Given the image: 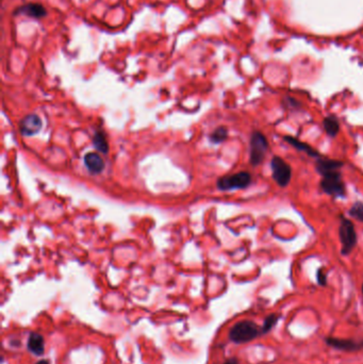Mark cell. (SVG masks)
<instances>
[{
	"label": "cell",
	"instance_id": "cell-1",
	"mask_svg": "<svg viewBox=\"0 0 363 364\" xmlns=\"http://www.w3.org/2000/svg\"><path fill=\"white\" fill-rule=\"evenodd\" d=\"M261 334V328H259L254 322L241 321L230 329L229 340L235 344H244L254 341Z\"/></svg>",
	"mask_w": 363,
	"mask_h": 364
},
{
	"label": "cell",
	"instance_id": "cell-2",
	"mask_svg": "<svg viewBox=\"0 0 363 364\" xmlns=\"http://www.w3.org/2000/svg\"><path fill=\"white\" fill-rule=\"evenodd\" d=\"M268 150V142L261 132H252L250 138V163L254 166L261 164Z\"/></svg>",
	"mask_w": 363,
	"mask_h": 364
},
{
	"label": "cell",
	"instance_id": "cell-3",
	"mask_svg": "<svg viewBox=\"0 0 363 364\" xmlns=\"http://www.w3.org/2000/svg\"><path fill=\"white\" fill-rule=\"evenodd\" d=\"M321 187L326 194L335 197H343L345 195V185L342 181L341 174L338 171L323 175Z\"/></svg>",
	"mask_w": 363,
	"mask_h": 364
},
{
	"label": "cell",
	"instance_id": "cell-4",
	"mask_svg": "<svg viewBox=\"0 0 363 364\" xmlns=\"http://www.w3.org/2000/svg\"><path fill=\"white\" fill-rule=\"evenodd\" d=\"M251 183V176L247 172H240L234 175L224 176L217 180V187L220 191L245 188Z\"/></svg>",
	"mask_w": 363,
	"mask_h": 364
},
{
	"label": "cell",
	"instance_id": "cell-5",
	"mask_svg": "<svg viewBox=\"0 0 363 364\" xmlns=\"http://www.w3.org/2000/svg\"><path fill=\"white\" fill-rule=\"evenodd\" d=\"M340 240L342 244V254L350 255L357 244V233L352 221L347 218H342L340 229H339Z\"/></svg>",
	"mask_w": 363,
	"mask_h": 364
},
{
	"label": "cell",
	"instance_id": "cell-6",
	"mask_svg": "<svg viewBox=\"0 0 363 364\" xmlns=\"http://www.w3.org/2000/svg\"><path fill=\"white\" fill-rule=\"evenodd\" d=\"M273 179L279 186L285 187L289 184L292 177L291 166L280 157H274L271 162Z\"/></svg>",
	"mask_w": 363,
	"mask_h": 364
},
{
	"label": "cell",
	"instance_id": "cell-7",
	"mask_svg": "<svg viewBox=\"0 0 363 364\" xmlns=\"http://www.w3.org/2000/svg\"><path fill=\"white\" fill-rule=\"evenodd\" d=\"M14 16H26L33 19H42L48 15V11L42 3L29 2L17 6L13 12Z\"/></svg>",
	"mask_w": 363,
	"mask_h": 364
},
{
	"label": "cell",
	"instance_id": "cell-8",
	"mask_svg": "<svg viewBox=\"0 0 363 364\" xmlns=\"http://www.w3.org/2000/svg\"><path fill=\"white\" fill-rule=\"evenodd\" d=\"M42 120L36 114H29L23 117L19 124V130L22 136L31 137L42 128Z\"/></svg>",
	"mask_w": 363,
	"mask_h": 364
},
{
	"label": "cell",
	"instance_id": "cell-9",
	"mask_svg": "<svg viewBox=\"0 0 363 364\" xmlns=\"http://www.w3.org/2000/svg\"><path fill=\"white\" fill-rule=\"evenodd\" d=\"M325 342L339 351L343 352H356L363 350V342H356L354 340H344L338 338H326Z\"/></svg>",
	"mask_w": 363,
	"mask_h": 364
},
{
	"label": "cell",
	"instance_id": "cell-10",
	"mask_svg": "<svg viewBox=\"0 0 363 364\" xmlns=\"http://www.w3.org/2000/svg\"><path fill=\"white\" fill-rule=\"evenodd\" d=\"M28 351L35 356H43L45 353V340L42 335L32 332L28 338Z\"/></svg>",
	"mask_w": 363,
	"mask_h": 364
},
{
	"label": "cell",
	"instance_id": "cell-11",
	"mask_svg": "<svg viewBox=\"0 0 363 364\" xmlns=\"http://www.w3.org/2000/svg\"><path fill=\"white\" fill-rule=\"evenodd\" d=\"M84 164L93 174H99L105 169V162L101 158L94 153L86 154L84 157Z\"/></svg>",
	"mask_w": 363,
	"mask_h": 364
},
{
	"label": "cell",
	"instance_id": "cell-12",
	"mask_svg": "<svg viewBox=\"0 0 363 364\" xmlns=\"http://www.w3.org/2000/svg\"><path fill=\"white\" fill-rule=\"evenodd\" d=\"M343 166V162L338 161V160H331V159H324V158H319L317 162V170L321 174V175H325V174L336 172L339 169H341Z\"/></svg>",
	"mask_w": 363,
	"mask_h": 364
},
{
	"label": "cell",
	"instance_id": "cell-13",
	"mask_svg": "<svg viewBox=\"0 0 363 364\" xmlns=\"http://www.w3.org/2000/svg\"><path fill=\"white\" fill-rule=\"evenodd\" d=\"M285 139L286 142H288V143L290 145L293 146L294 148L301 150V152H304L305 154L309 155L311 157H315V158H321L320 154L317 152V150H314L311 146H309L308 144L304 143V142H301L299 140H297L296 138H293V137H285L283 138Z\"/></svg>",
	"mask_w": 363,
	"mask_h": 364
},
{
	"label": "cell",
	"instance_id": "cell-14",
	"mask_svg": "<svg viewBox=\"0 0 363 364\" xmlns=\"http://www.w3.org/2000/svg\"><path fill=\"white\" fill-rule=\"evenodd\" d=\"M323 125H324L326 133L331 138L336 137L339 130H340V124H339L338 120L335 116H327L324 122H323Z\"/></svg>",
	"mask_w": 363,
	"mask_h": 364
},
{
	"label": "cell",
	"instance_id": "cell-15",
	"mask_svg": "<svg viewBox=\"0 0 363 364\" xmlns=\"http://www.w3.org/2000/svg\"><path fill=\"white\" fill-rule=\"evenodd\" d=\"M93 144L101 153L107 154L109 152L108 142L106 140L105 134L102 132H96L95 133V136H94V139H93Z\"/></svg>",
	"mask_w": 363,
	"mask_h": 364
},
{
	"label": "cell",
	"instance_id": "cell-16",
	"mask_svg": "<svg viewBox=\"0 0 363 364\" xmlns=\"http://www.w3.org/2000/svg\"><path fill=\"white\" fill-rule=\"evenodd\" d=\"M228 137V130L226 127H218L216 128L214 131L212 132V134L210 136V140L211 142L215 144L222 143L224 142Z\"/></svg>",
	"mask_w": 363,
	"mask_h": 364
},
{
	"label": "cell",
	"instance_id": "cell-17",
	"mask_svg": "<svg viewBox=\"0 0 363 364\" xmlns=\"http://www.w3.org/2000/svg\"><path fill=\"white\" fill-rule=\"evenodd\" d=\"M280 319V315L279 314H276V313H273L271 315H268L267 318L264 320V323H263V326L261 327V332L262 334H267V332H270L272 330V328L277 324V322L279 321Z\"/></svg>",
	"mask_w": 363,
	"mask_h": 364
},
{
	"label": "cell",
	"instance_id": "cell-18",
	"mask_svg": "<svg viewBox=\"0 0 363 364\" xmlns=\"http://www.w3.org/2000/svg\"><path fill=\"white\" fill-rule=\"evenodd\" d=\"M350 215L359 221H363V203L360 201L354 203L352 209L350 210Z\"/></svg>",
	"mask_w": 363,
	"mask_h": 364
},
{
	"label": "cell",
	"instance_id": "cell-19",
	"mask_svg": "<svg viewBox=\"0 0 363 364\" xmlns=\"http://www.w3.org/2000/svg\"><path fill=\"white\" fill-rule=\"evenodd\" d=\"M318 282L321 286H325L326 284V275L322 268L318 271Z\"/></svg>",
	"mask_w": 363,
	"mask_h": 364
},
{
	"label": "cell",
	"instance_id": "cell-20",
	"mask_svg": "<svg viewBox=\"0 0 363 364\" xmlns=\"http://www.w3.org/2000/svg\"><path fill=\"white\" fill-rule=\"evenodd\" d=\"M224 364H239V360L236 358H230V359H228Z\"/></svg>",
	"mask_w": 363,
	"mask_h": 364
},
{
	"label": "cell",
	"instance_id": "cell-21",
	"mask_svg": "<svg viewBox=\"0 0 363 364\" xmlns=\"http://www.w3.org/2000/svg\"><path fill=\"white\" fill-rule=\"evenodd\" d=\"M36 364H50V362L48 361V360H46V359H43V360H39Z\"/></svg>",
	"mask_w": 363,
	"mask_h": 364
},
{
	"label": "cell",
	"instance_id": "cell-22",
	"mask_svg": "<svg viewBox=\"0 0 363 364\" xmlns=\"http://www.w3.org/2000/svg\"><path fill=\"white\" fill-rule=\"evenodd\" d=\"M362 293H363V286H362Z\"/></svg>",
	"mask_w": 363,
	"mask_h": 364
}]
</instances>
